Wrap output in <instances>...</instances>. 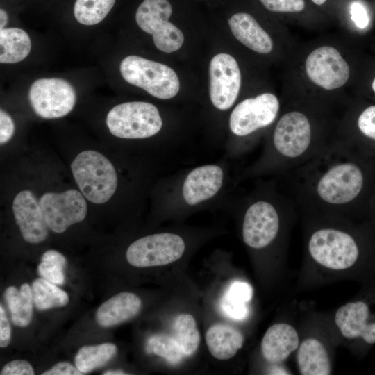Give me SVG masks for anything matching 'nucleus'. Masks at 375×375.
Instances as JSON below:
<instances>
[{"label":"nucleus","mask_w":375,"mask_h":375,"mask_svg":"<svg viewBox=\"0 0 375 375\" xmlns=\"http://www.w3.org/2000/svg\"><path fill=\"white\" fill-rule=\"evenodd\" d=\"M71 169L81 193L90 202L103 203L115 194L117 187L115 169L99 152L82 151L72 162Z\"/></svg>","instance_id":"1"},{"label":"nucleus","mask_w":375,"mask_h":375,"mask_svg":"<svg viewBox=\"0 0 375 375\" xmlns=\"http://www.w3.org/2000/svg\"><path fill=\"white\" fill-rule=\"evenodd\" d=\"M119 69L126 82L142 88L154 97L169 99L179 91L178 76L166 65L138 56H128L122 60Z\"/></svg>","instance_id":"2"},{"label":"nucleus","mask_w":375,"mask_h":375,"mask_svg":"<svg viewBox=\"0 0 375 375\" xmlns=\"http://www.w3.org/2000/svg\"><path fill=\"white\" fill-rule=\"evenodd\" d=\"M106 124L110 132L116 137L139 139L158 133L162 121L154 105L133 101L114 106L107 115Z\"/></svg>","instance_id":"3"},{"label":"nucleus","mask_w":375,"mask_h":375,"mask_svg":"<svg viewBox=\"0 0 375 375\" xmlns=\"http://www.w3.org/2000/svg\"><path fill=\"white\" fill-rule=\"evenodd\" d=\"M172 12L168 0H144L135 14L139 27L152 35L155 46L165 53L177 51L184 42L182 31L169 21Z\"/></svg>","instance_id":"4"},{"label":"nucleus","mask_w":375,"mask_h":375,"mask_svg":"<svg viewBox=\"0 0 375 375\" xmlns=\"http://www.w3.org/2000/svg\"><path fill=\"white\" fill-rule=\"evenodd\" d=\"M308 249L317 262L336 270L351 267L359 255L354 239L349 234L334 228L315 231L310 238Z\"/></svg>","instance_id":"5"},{"label":"nucleus","mask_w":375,"mask_h":375,"mask_svg":"<svg viewBox=\"0 0 375 375\" xmlns=\"http://www.w3.org/2000/svg\"><path fill=\"white\" fill-rule=\"evenodd\" d=\"M185 249L183 240L169 233H156L141 238L127 249L128 262L138 267H155L178 260Z\"/></svg>","instance_id":"6"},{"label":"nucleus","mask_w":375,"mask_h":375,"mask_svg":"<svg viewBox=\"0 0 375 375\" xmlns=\"http://www.w3.org/2000/svg\"><path fill=\"white\" fill-rule=\"evenodd\" d=\"M28 98L35 112L45 119L59 118L74 108L76 95L74 87L60 78H43L35 81Z\"/></svg>","instance_id":"7"},{"label":"nucleus","mask_w":375,"mask_h":375,"mask_svg":"<svg viewBox=\"0 0 375 375\" xmlns=\"http://www.w3.org/2000/svg\"><path fill=\"white\" fill-rule=\"evenodd\" d=\"M363 186V175L356 164L349 162L331 167L317 181L316 192L324 202L342 205L353 201Z\"/></svg>","instance_id":"8"},{"label":"nucleus","mask_w":375,"mask_h":375,"mask_svg":"<svg viewBox=\"0 0 375 375\" xmlns=\"http://www.w3.org/2000/svg\"><path fill=\"white\" fill-rule=\"evenodd\" d=\"M85 197L76 190L62 193L47 192L40 198L42 208L48 228L61 233L71 225L83 221L87 214Z\"/></svg>","instance_id":"9"},{"label":"nucleus","mask_w":375,"mask_h":375,"mask_svg":"<svg viewBox=\"0 0 375 375\" xmlns=\"http://www.w3.org/2000/svg\"><path fill=\"white\" fill-rule=\"evenodd\" d=\"M308 78L316 85L333 90L343 86L350 76V68L340 51L331 46L312 50L305 61Z\"/></svg>","instance_id":"10"},{"label":"nucleus","mask_w":375,"mask_h":375,"mask_svg":"<svg viewBox=\"0 0 375 375\" xmlns=\"http://www.w3.org/2000/svg\"><path fill=\"white\" fill-rule=\"evenodd\" d=\"M279 101L276 95L263 93L254 98L246 99L232 111L229 126L238 136H245L259 128L271 124L279 110Z\"/></svg>","instance_id":"11"},{"label":"nucleus","mask_w":375,"mask_h":375,"mask_svg":"<svg viewBox=\"0 0 375 375\" xmlns=\"http://www.w3.org/2000/svg\"><path fill=\"white\" fill-rule=\"evenodd\" d=\"M210 98L219 110L229 109L235 103L241 86V73L235 59L222 53L210 63Z\"/></svg>","instance_id":"12"},{"label":"nucleus","mask_w":375,"mask_h":375,"mask_svg":"<svg viewBox=\"0 0 375 375\" xmlns=\"http://www.w3.org/2000/svg\"><path fill=\"white\" fill-rule=\"evenodd\" d=\"M312 129L308 118L303 112L292 110L278 120L274 132L273 141L276 151L288 158H296L309 148Z\"/></svg>","instance_id":"13"},{"label":"nucleus","mask_w":375,"mask_h":375,"mask_svg":"<svg viewBox=\"0 0 375 375\" xmlns=\"http://www.w3.org/2000/svg\"><path fill=\"white\" fill-rule=\"evenodd\" d=\"M279 228V218L272 204L258 201L245 212L242 224L244 242L250 247L261 249L276 238Z\"/></svg>","instance_id":"14"},{"label":"nucleus","mask_w":375,"mask_h":375,"mask_svg":"<svg viewBox=\"0 0 375 375\" xmlns=\"http://www.w3.org/2000/svg\"><path fill=\"white\" fill-rule=\"evenodd\" d=\"M12 211L24 240L38 244L47 238L49 228L40 204L31 191L23 190L15 196Z\"/></svg>","instance_id":"15"},{"label":"nucleus","mask_w":375,"mask_h":375,"mask_svg":"<svg viewBox=\"0 0 375 375\" xmlns=\"http://www.w3.org/2000/svg\"><path fill=\"white\" fill-rule=\"evenodd\" d=\"M369 308L362 301L348 303L336 312L335 321L347 338H361L365 342L375 343V322L369 321Z\"/></svg>","instance_id":"16"},{"label":"nucleus","mask_w":375,"mask_h":375,"mask_svg":"<svg viewBox=\"0 0 375 375\" xmlns=\"http://www.w3.org/2000/svg\"><path fill=\"white\" fill-rule=\"evenodd\" d=\"M223 178V171L217 165H206L194 169L183 185L184 200L194 206L212 198L220 190Z\"/></svg>","instance_id":"17"},{"label":"nucleus","mask_w":375,"mask_h":375,"mask_svg":"<svg viewBox=\"0 0 375 375\" xmlns=\"http://www.w3.org/2000/svg\"><path fill=\"white\" fill-rule=\"evenodd\" d=\"M299 347L296 330L288 324L279 323L270 326L261 342L264 358L271 363L285 360Z\"/></svg>","instance_id":"18"},{"label":"nucleus","mask_w":375,"mask_h":375,"mask_svg":"<svg viewBox=\"0 0 375 375\" xmlns=\"http://www.w3.org/2000/svg\"><path fill=\"white\" fill-rule=\"evenodd\" d=\"M228 24L235 38L249 49L264 54L272 51L273 41L270 35L251 15L234 14L228 19Z\"/></svg>","instance_id":"19"},{"label":"nucleus","mask_w":375,"mask_h":375,"mask_svg":"<svg viewBox=\"0 0 375 375\" xmlns=\"http://www.w3.org/2000/svg\"><path fill=\"white\" fill-rule=\"evenodd\" d=\"M142 308L138 296L124 292L105 301L97 309L96 320L102 327H110L135 317Z\"/></svg>","instance_id":"20"},{"label":"nucleus","mask_w":375,"mask_h":375,"mask_svg":"<svg viewBox=\"0 0 375 375\" xmlns=\"http://www.w3.org/2000/svg\"><path fill=\"white\" fill-rule=\"evenodd\" d=\"M205 338L212 356L222 360L233 357L244 342V336L240 331L224 324H216L210 326Z\"/></svg>","instance_id":"21"},{"label":"nucleus","mask_w":375,"mask_h":375,"mask_svg":"<svg viewBox=\"0 0 375 375\" xmlns=\"http://www.w3.org/2000/svg\"><path fill=\"white\" fill-rule=\"evenodd\" d=\"M297 364L301 374L328 375L331 362L324 345L318 340L308 338L299 346Z\"/></svg>","instance_id":"22"},{"label":"nucleus","mask_w":375,"mask_h":375,"mask_svg":"<svg viewBox=\"0 0 375 375\" xmlns=\"http://www.w3.org/2000/svg\"><path fill=\"white\" fill-rule=\"evenodd\" d=\"M31 49L27 33L19 28L0 30V62L16 63L23 60Z\"/></svg>","instance_id":"23"},{"label":"nucleus","mask_w":375,"mask_h":375,"mask_svg":"<svg viewBox=\"0 0 375 375\" xmlns=\"http://www.w3.org/2000/svg\"><path fill=\"white\" fill-rule=\"evenodd\" d=\"M4 298L11 315V319L17 326H27L33 316V295L31 288L24 283L18 290L10 286L4 292Z\"/></svg>","instance_id":"24"},{"label":"nucleus","mask_w":375,"mask_h":375,"mask_svg":"<svg viewBox=\"0 0 375 375\" xmlns=\"http://www.w3.org/2000/svg\"><path fill=\"white\" fill-rule=\"evenodd\" d=\"M112 343L84 346L75 356V365L83 374L88 373L107 363L117 353Z\"/></svg>","instance_id":"25"},{"label":"nucleus","mask_w":375,"mask_h":375,"mask_svg":"<svg viewBox=\"0 0 375 375\" xmlns=\"http://www.w3.org/2000/svg\"><path fill=\"white\" fill-rule=\"evenodd\" d=\"M31 291L33 303L40 310L62 307L69 302L67 292L42 277L33 282Z\"/></svg>","instance_id":"26"},{"label":"nucleus","mask_w":375,"mask_h":375,"mask_svg":"<svg viewBox=\"0 0 375 375\" xmlns=\"http://www.w3.org/2000/svg\"><path fill=\"white\" fill-rule=\"evenodd\" d=\"M172 336L183 349L186 357L192 356L200 342V334L194 317L189 314L178 315L172 325Z\"/></svg>","instance_id":"27"},{"label":"nucleus","mask_w":375,"mask_h":375,"mask_svg":"<svg viewBox=\"0 0 375 375\" xmlns=\"http://www.w3.org/2000/svg\"><path fill=\"white\" fill-rule=\"evenodd\" d=\"M115 2V0H76L74 15L80 24L95 25L107 16Z\"/></svg>","instance_id":"28"},{"label":"nucleus","mask_w":375,"mask_h":375,"mask_svg":"<svg viewBox=\"0 0 375 375\" xmlns=\"http://www.w3.org/2000/svg\"><path fill=\"white\" fill-rule=\"evenodd\" d=\"M145 350L147 353L160 356L173 365H178L186 357L175 338L167 334L151 336L147 341Z\"/></svg>","instance_id":"29"},{"label":"nucleus","mask_w":375,"mask_h":375,"mask_svg":"<svg viewBox=\"0 0 375 375\" xmlns=\"http://www.w3.org/2000/svg\"><path fill=\"white\" fill-rule=\"evenodd\" d=\"M66 265V258L56 250H48L42 256L38 267L39 274L47 281L62 285L65 281L63 269Z\"/></svg>","instance_id":"30"},{"label":"nucleus","mask_w":375,"mask_h":375,"mask_svg":"<svg viewBox=\"0 0 375 375\" xmlns=\"http://www.w3.org/2000/svg\"><path fill=\"white\" fill-rule=\"evenodd\" d=\"M269 10L276 12H299L304 10V0H260Z\"/></svg>","instance_id":"31"},{"label":"nucleus","mask_w":375,"mask_h":375,"mask_svg":"<svg viewBox=\"0 0 375 375\" xmlns=\"http://www.w3.org/2000/svg\"><path fill=\"white\" fill-rule=\"evenodd\" d=\"M220 308L226 316L235 320H243L249 315L246 303L233 301L224 295L220 301Z\"/></svg>","instance_id":"32"},{"label":"nucleus","mask_w":375,"mask_h":375,"mask_svg":"<svg viewBox=\"0 0 375 375\" xmlns=\"http://www.w3.org/2000/svg\"><path fill=\"white\" fill-rule=\"evenodd\" d=\"M224 295L233 301L247 303L252 298L253 288L246 282L237 281L231 283Z\"/></svg>","instance_id":"33"},{"label":"nucleus","mask_w":375,"mask_h":375,"mask_svg":"<svg viewBox=\"0 0 375 375\" xmlns=\"http://www.w3.org/2000/svg\"><path fill=\"white\" fill-rule=\"evenodd\" d=\"M360 131L367 137L375 140V106L365 108L358 119Z\"/></svg>","instance_id":"34"},{"label":"nucleus","mask_w":375,"mask_h":375,"mask_svg":"<svg viewBox=\"0 0 375 375\" xmlns=\"http://www.w3.org/2000/svg\"><path fill=\"white\" fill-rule=\"evenodd\" d=\"M0 374L1 375H33L34 370L27 361L15 360L8 362Z\"/></svg>","instance_id":"35"},{"label":"nucleus","mask_w":375,"mask_h":375,"mask_svg":"<svg viewBox=\"0 0 375 375\" xmlns=\"http://www.w3.org/2000/svg\"><path fill=\"white\" fill-rule=\"evenodd\" d=\"M15 132V124L10 116L3 110H0V143L8 142Z\"/></svg>","instance_id":"36"},{"label":"nucleus","mask_w":375,"mask_h":375,"mask_svg":"<svg viewBox=\"0 0 375 375\" xmlns=\"http://www.w3.org/2000/svg\"><path fill=\"white\" fill-rule=\"evenodd\" d=\"M11 328L7 318L6 311L1 304L0 306V347H7L10 342Z\"/></svg>","instance_id":"37"},{"label":"nucleus","mask_w":375,"mask_h":375,"mask_svg":"<svg viewBox=\"0 0 375 375\" xmlns=\"http://www.w3.org/2000/svg\"><path fill=\"white\" fill-rule=\"evenodd\" d=\"M83 374L76 367L67 362H60L51 369L42 373V375H81Z\"/></svg>","instance_id":"38"},{"label":"nucleus","mask_w":375,"mask_h":375,"mask_svg":"<svg viewBox=\"0 0 375 375\" xmlns=\"http://www.w3.org/2000/svg\"><path fill=\"white\" fill-rule=\"evenodd\" d=\"M351 19L356 25L360 28H365L369 23V17L365 8L359 3L355 2L351 6Z\"/></svg>","instance_id":"39"},{"label":"nucleus","mask_w":375,"mask_h":375,"mask_svg":"<svg viewBox=\"0 0 375 375\" xmlns=\"http://www.w3.org/2000/svg\"><path fill=\"white\" fill-rule=\"evenodd\" d=\"M8 20L7 12L2 8L0 9V29L4 28Z\"/></svg>","instance_id":"40"},{"label":"nucleus","mask_w":375,"mask_h":375,"mask_svg":"<svg viewBox=\"0 0 375 375\" xmlns=\"http://www.w3.org/2000/svg\"><path fill=\"white\" fill-rule=\"evenodd\" d=\"M103 375H122V374H126L124 372L121 370H109L105 372Z\"/></svg>","instance_id":"41"},{"label":"nucleus","mask_w":375,"mask_h":375,"mask_svg":"<svg viewBox=\"0 0 375 375\" xmlns=\"http://www.w3.org/2000/svg\"><path fill=\"white\" fill-rule=\"evenodd\" d=\"M315 4L320 6L324 4L326 0H311Z\"/></svg>","instance_id":"42"},{"label":"nucleus","mask_w":375,"mask_h":375,"mask_svg":"<svg viewBox=\"0 0 375 375\" xmlns=\"http://www.w3.org/2000/svg\"><path fill=\"white\" fill-rule=\"evenodd\" d=\"M372 89L375 93V78L374 79L372 84Z\"/></svg>","instance_id":"43"}]
</instances>
